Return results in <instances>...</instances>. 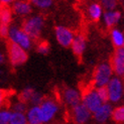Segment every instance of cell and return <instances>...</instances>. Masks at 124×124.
I'll use <instances>...</instances> for the list:
<instances>
[{
  "label": "cell",
  "instance_id": "obj_1",
  "mask_svg": "<svg viewBox=\"0 0 124 124\" xmlns=\"http://www.w3.org/2000/svg\"><path fill=\"white\" fill-rule=\"evenodd\" d=\"M43 25H45L43 16L33 15L23 21L22 29L31 38V39H38L42 31Z\"/></svg>",
  "mask_w": 124,
  "mask_h": 124
},
{
  "label": "cell",
  "instance_id": "obj_2",
  "mask_svg": "<svg viewBox=\"0 0 124 124\" xmlns=\"http://www.w3.org/2000/svg\"><path fill=\"white\" fill-rule=\"evenodd\" d=\"M7 49H8V58L12 66L18 67L26 63L28 55L26 53V49H24L22 46H20L19 45H17V43L13 41H9Z\"/></svg>",
  "mask_w": 124,
  "mask_h": 124
},
{
  "label": "cell",
  "instance_id": "obj_3",
  "mask_svg": "<svg viewBox=\"0 0 124 124\" xmlns=\"http://www.w3.org/2000/svg\"><path fill=\"white\" fill-rule=\"evenodd\" d=\"M8 38H9L10 41H13V42L17 43V45H19L24 49H26V51L31 47L32 39L22 28L20 29L14 25L9 26Z\"/></svg>",
  "mask_w": 124,
  "mask_h": 124
},
{
  "label": "cell",
  "instance_id": "obj_4",
  "mask_svg": "<svg viewBox=\"0 0 124 124\" xmlns=\"http://www.w3.org/2000/svg\"><path fill=\"white\" fill-rule=\"evenodd\" d=\"M113 70L111 64L109 63H102L100 64L94 72V84L96 87L106 86L110 79L112 78Z\"/></svg>",
  "mask_w": 124,
  "mask_h": 124
},
{
  "label": "cell",
  "instance_id": "obj_5",
  "mask_svg": "<svg viewBox=\"0 0 124 124\" xmlns=\"http://www.w3.org/2000/svg\"><path fill=\"white\" fill-rule=\"evenodd\" d=\"M106 87L109 93V101H111L112 103L119 102L123 96V91H124L123 84L119 77L118 76L112 77L108 82V84L106 85Z\"/></svg>",
  "mask_w": 124,
  "mask_h": 124
},
{
  "label": "cell",
  "instance_id": "obj_6",
  "mask_svg": "<svg viewBox=\"0 0 124 124\" xmlns=\"http://www.w3.org/2000/svg\"><path fill=\"white\" fill-rule=\"evenodd\" d=\"M40 111H41V118L42 123L49 122L54 118L59 111V106L54 101L51 99H46V100H42V102L39 105Z\"/></svg>",
  "mask_w": 124,
  "mask_h": 124
},
{
  "label": "cell",
  "instance_id": "obj_7",
  "mask_svg": "<svg viewBox=\"0 0 124 124\" xmlns=\"http://www.w3.org/2000/svg\"><path fill=\"white\" fill-rule=\"evenodd\" d=\"M81 99L83 100V104L91 111V113H94L95 111L103 104L100 97L98 96L96 90L86 91L83 94Z\"/></svg>",
  "mask_w": 124,
  "mask_h": 124
},
{
  "label": "cell",
  "instance_id": "obj_8",
  "mask_svg": "<svg viewBox=\"0 0 124 124\" xmlns=\"http://www.w3.org/2000/svg\"><path fill=\"white\" fill-rule=\"evenodd\" d=\"M111 67L116 76H124V49L122 46L115 49L111 61Z\"/></svg>",
  "mask_w": 124,
  "mask_h": 124
},
{
  "label": "cell",
  "instance_id": "obj_9",
  "mask_svg": "<svg viewBox=\"0 0 124 124\" xmlns=\"http://www.w3.org/2000/svg\"><path fill=\"white\" fill-rule=\"evenodd\" d=\"M73 120L78 124H83L88 122L91 118V111L83 103H79L72 108Z\"/></svg>",
  "mask_w": 124,
  "mask_h": 124
},
{
  "label": "cell",
  "instance_id": "obj_10",
  "mask_svg": "<svg viewBox=\"0 0 124 124\" xmlns=\"http://www.w3.org/2000/svg\"><path fill=\"white\" fill-rule=\"evenodd\" d=\"M54 34L58 42L62 46H71V43L74 39V33L72 32V30L65 26H57L54 29Z\"/></svg>",
  "mask_w": 124,
  "mask_h": 124
},
{
  "label": "cell",
  "instance_id": "obj_11",
  "mask_svg": "<svg viewBox=\"0 0 124 124\" xmlns=\"http://www.w3.org/2000/svg\"><path fill=\"white\" fill-rule=\"evenodd\" d=\"M113 108L112 106L108 103H103L100 107H99L93 114V117L96 122L99 123H105L109 118H111V114H112Z\"/></svg>",
  "mask_w": 124,
  "mask_h": 124
},
{
  "label": "cell",
  "instance_id": "obj_12",
  "mask_svg": "<svg viewBox=\"0 0 124 124\" xmlns=\"http://www.w3.org/2000/svg\"><path fill=\"white\" fill-rule=\"evenodd\" d=\"M63 98L66 104L72 108L81 103V95L77 90L73 88H66L63 93Z\"/></svg>",
  "mask_w": 124,
  "mask_h": 124
},
{
  "label": "cell",
  "instance_id": "obj_13",
  "mask_svg": "<svg viewBox=\"0 0 124 124\" xmlns=\"http://www.w3.org/2000/svg\"><path fill=\"white\" fill-rule=\"evenodd\" d=\"M31 4L27 0H14L13 6H12V11L15 14L20 16L28 15L31 12Z\"/></svg>",
  "mask_w": 124,
  "mask_h": 124
},
{
  "label": "cell",
  "instance_id": "obj_14",
  "mask_svg": "<svg viewBox=\"0 0 124 124\" xmlns=\"http://www.w3.org/2000/svg\"><path fill=\"white\" fill-rule=\"evenodd\" d=\"M71 46L74 54H76L77 57H82L86 49V39L82 34H78L74 36Z\"/></svg>",
  "mask_w": 124,
  "mask_h": 124
},
{
  "label": "cell",
  "instance_id": "obj_15",
  "mask_svg": "<svg viewBox=\"0 0 124 124\" xmlns=\"http://www.w3.org/2000/svg\"><path fill=\"white\" fill-rule=\"evenodd\" d=\"M121 18V12L118 10H106L105 13H103V19L107 27H112L115 24L118 23Z\"/></svg>",
  "mask_w": 124,
  "mask_h": 124
},
{
  "label": "cell",
  "instance_id": "obj_16",
  "mask_svg": "<svg viewBox=\"0 0 124 124\" xmlns=\"http://www.w3.org/2000/svg\"><path fill=\"white\" fill-rule=\"evenodd\" d=\"M26 119L27 122L30 124H41L42 118H41V111L39 105H34L30 109H28L26 113Z\"/></svg>",
  "mask_w": 124,
  "mask_h": 124
},
{
  "label": "cell",
  "instance_id": "obj_17",
  "mask_svg": "<svg viewBox=\"0 0 124 124\" xmlns=\"http://www.w3.org/2000/svg\"><path fill=\"white\" fill-rule=\"evenodd\" d=\"M88 15L92 20L98 21L103 15V7L100 3H92L88 7Z\"/></svg>",
  "mask_w": 124,
  "mask_h": 124
},
{
  "label": "cell",
  "instance_id": "obj_18",
  "mask_svg": "<svg viewBox=\"0 0 124 124\" xmlns=\"http://www.w3.org/2000/svg\"><path fill=\"white\" fill-rule=\"evenodd\" d=\"M12 20V9L8 7V5L2 4L0 7V23L9 24Z\"/></svg>",
  "mask_w": 124,
  "mask_h": 124
},
{
  "label": "cell",
  "instance_id": "obj_19",
  "mask_svg": "<svg viewBox=\"0 0 124 124\" xmlns=\"http://www.w3.org/2000/svg\"><path fill=\"white\" fill-rule=\"evenodd\" d=\"M111 40H112L114 46L116 47H121L124 41V34L119 29L113 28L111 30Z\"/></svg>",
  "mask_w": 124,
  "mask_h": 124
},
{
  "label": "cell",
  "instance_id": "obj_20",
  "mask_svg": "<svg viewBox=\"0 0 124 124\" xmlns=\"http://www.w3.org/2000/svg\"><path fill=\"white\" fill-rule=\"evenodd\" d=\"M27 119L26 116L22 112H17V111H12L10 116L9 124H26Z\"/></svg>",
  "mask_w": 124,
  "mask_h": 124
},
{
  "label": "cell",
  "instance_id": "obj_21",
  "mask_svg": "<svg viewBox=\"0 0 124 124\" xmlns=\"http://www.w3.org/2000/svg\"><path fill=\"white\" fill-rule=\"evenodd\" d=\"M111 118L117 123H123L124 122V106L113 109L112 114H111Z\"/></svg>",
  "mask_w": 124,
  "mask_h": 124
},
{
  "label": "cell",
  "instance_id": "obj_22",
  "mask_svg": "<svg viewBox=\"0 0 124 124\" xmlns=\"http://www.w3.org/2000/svg\"><path fill=\"white\" fill-rule=\"evenodd\" d=\"M29 2L40 9H47L54 3V0H29Z\"/></svg>",
  "mask_w": 124,
  "mask_h": 124
},
{
  "label": "cell",
  "instance_id": "obj_23",
  "mask_svg": "<svg viewBox=\"0 0 124 124\" xmlns=\"http://www.w3.org/2000/svg\"><path fill=\"white\" fill-rule=\"evenodd\" d=\"M34 89L33 88H30V87H28V88H25L21 93H20V95H19V100L24 102V103H27L29 102L30 100V98H31V96L33 95V93H34Z\"/></svg>",
  "mask_w": 124,
  "mask_h": 124
},
{
  "label": "cell",
  "instance_id": "obj_24",
  "mask_svg": "<svg viewBox=\"0 0 124 124\" xmlns=\"http://www.w3.org/2000/svg\"><path fill=\"white\" fill-rule=\"evenodd\" d=\"M97 94L100 97L101 101L103 103H106L109 101V93H108V89L106 86H101V87H97Z\"/></svg>",
  "mask_w": 124,
  "mask_h": 124
},
{
  "label": "cell",
  "instance_id": "obj_25",
  "mask_svg": "<svg viewBox=\"0 0 124 124\" xmlns=\"http://www.w3.org/2000/svg\"><path fill=\"white\" fill-rule=\"evenodd\" d=\"M100 4L106 10H114L118 5V0H100Z\"/></svg>",
  "mask_w": 124,
  "mask_h": 124
},
{
  "label": "cell",
  "instance_id": "obj_26",
  "mask_svg": "<svg viewBox=\"0 0 124 124\" xmlns=\"http://www.w3.org/2000/svg\"><path fill=\"white\" fill-rule=\"evenodd\" d=\"M11 111L0 110V124H9Z\"/></svg>",
  "mask_w": 124,
  "mask_h": 124
},
{
  "label": "cell",
  "instance_id": "obj_27",
  "mask_svg": "<svg viewBox=\"0 0 124 124\" xmlns=\"http://www.w3.org/2000/svg\"><path fill=\"white\" fill-rule=\"evenodd\" d=\"M42 100H43V98H42V96L39 94V93L34 92L33 95L31 96V98H30L29 103L31 104L32 106H34V105H40V103L42 102Z\"/></svg>",
  "mask_w": 124,
  "mask_h": 124
},
{
  "label": "cell",
  "instance_id": "obj_28",
  "mask_svg": "<svg viewBox=\"0 0 124 124\" xmlns=\"http://www.w3.org/2000/svg\"><path fill=\"white\" fill-rule=\"evenodd\" d=\"M38 52L40 54H47L49 52V45L46 41H41L39 45L38 46Z\"/></svg>",
  "mask_w": 124,
  "mask_h": 124
},
{
  "label": "cell",
  "instance_id": "obj_29",
  "mask_svg": "<svg viewBox=\"0 0 124 124\" xmlns=\"http://www.w3.org/2000/svg\"><path fill=\"white\" fill-rule=\"evenodd\" d=\"M12 109H13V111H17V112H22V113H25L26 111V105L24 102L22 101H18L16 103L13 104V106H12Z\"/></svg>",
  "mask_w": 124,
  "mask_h": 124
},
{
  "label": "cell",
  "instance_id": "obj_30",
  "mask_svg": "<svg viewBox=\"0 0 124 124\" xmlns=\"http://www.w3.org/2000/svg\"><path fill=\"white\" fill-rule=\"evenodd\" d=\"M9 33V24L0 23V36L1 38H8Z\"/></svg>",
  "mask_w": 124,
  "mask_h": 124
},
{
  "label": "cell",
  "instance_id": "obj_31",
  "mask_svg": "<svg viewBox=\"0 0 124 124\" xmlns=\"http://www.w3.org/2000/svg\"><path fill=\"white\" fill-rule=\"evenodd\" d=\"M4 98H5V93H4L3 90L0 89V109H1V106H2V104H3Z\"/></svg>",
  "mask_w": 124,
  "mask_h": 124
},
{
  "label": "cell",
  "instance_id": "obj_32",
  "mask_svg": "<svg viewBox=\"0 0 124 124\" xmlns=\"http://www.w3.org/2000/svg\"><path fill=\"white\" fill-rule=\"evenodd\" d=\"M14 0H0V3L1 4H5V5H9L11 3H13Z\"/></svg>",
  "mask_w": 124,
  "mask_h": 124
},
{
  "label": "cell",
  "instance_id": "obj_33",
  "mask_svg": "<svg viewBox=\"0 0 124 124\" xmlns=\"http://www.w3.org/2000/svg\"><path fill=\"white\" fill-rule=\"evenodd\" d=\"M4 55H3V54H1L0 53V65H1L2 63H4Z\"/></svg>",
  "mask_w": 124,
  "mask_h": 124
},
{
  "label": "cell",
  "instance_id": "obj_34",
  "mask_svg": "<svg viewBox=\"0 0 124 124\" xmlns=\"http://www.w3.org/2000/svg\"><path fill=\"white\" fill-rule=\"evenodd\" d=\"M120 1H121V3H122V4L124 5V0H120Z\"/></svg>",
  "mask_w": 124,
  "mask_h": 124
},
{
  "label": "cell",
  "instance_id": "obj_35",
  "mask_svg": "<svg viewBox=\"0 0 124 124\" xmlns=\"http://www.w3.org/2000/svg\"><path fill=\"white\" fill-rule=\"evenodd\" d=\"M122 47H123V49H124V41H123V45H122Z\"/></svg>",
  "mask_w": 124,
  "mask_h": 124
},
{
  "label": "cell",
  "instance_id": "obj_36",
  "mask_svg": "<svg viewBox=\"0 0 124 124\" xmlns=\"http://www.w3.org/2000/svg\"><path fill=\"white\" fill-rule=\"evenodd\" d=\"M123 93H124V91H123Z\"/></svg>",
  "mask_w": 124,
  "mask_h": 124
}]
</instances>
